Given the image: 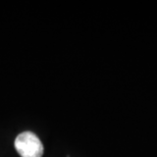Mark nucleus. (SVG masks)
Wrapping results in <instances>:
<instances>
[{"mask_svg": "<svg viewBox=\"0 0 157 157\" xmlns=\"http://www.w3.org/2000/svg\"><path fill=\"white\" fill-rule=\"evenodd\" d=\"M14 147L21 157L43 156V144L32 132H24L18 135L14 141Z\"/></svg>", "mask_w": 157, "mask_h": 157, "instance_id": "f257e3e1", "label": "nucleus"}]
</instances>
